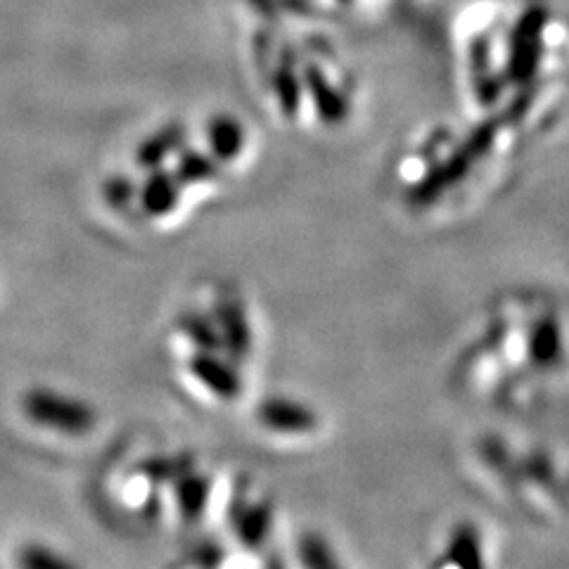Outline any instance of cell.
<instances>
[{"mask_svg": "<svg viewBox=\"0 0 569 569\" xmlns=\"http://www.w3.org/2000/svg\"><path fill=\"white\" fill-rule=\"evenodd\" d=\"M173 173L178 176L181 186H194V183H204L217 178L219 173V159L211 152H200V150H186L181 152L176 162Z\"/></svg>", "mask_w": 569, "mask_h": 569, "instance_id": "11", "label": "cell"}, {"mask_svg": "<svg viewBox=\"0 0 569 569\" xmlns=\"http://www.w3.org/2000/svg\"><path fill=\"white\" fill-rule=\"evenodd\" d=\"M223 560V550L217 546V543H202L198 548V562L211 567V565H219Z\"/></svg>", "mask_w": 569, "mask_h": 569, "instance_id": "15", "label": "cell"}, {"mask_svg": "<svg viewBox=\"0 0 569 569\" xmlns=\"http://www.w3.org/2000/svg\"><path fill=\"white\" fill-rule=\"evenodd\" d=\"M22 408L31 422L48 427V430H58L64 435H86L96 427L93 408L60 395L52 389H31L22 399Z\"/></svg>", "mask_w": 569, "mask_h": 569, "instance_id": "1", "label": "cell"}, {"mask_svg": "<svg viewBox=\"0 0 569 569\" xmlns=\"http://www.w3.org/2000/svg\"><path fill=\"white\" fill-rule=\"evenodd\" d=\"M211 496V479L207 475L188 470L176 479V506L183 522L194 525L202 520Z\"/></svg>", "mask_w": 569, "mask_h": 569, "instance_id": "6", "label": "cell"}, {"mask_svg": "<svg viewBox=\"0 0 569 569\" xmlns=\"http://www.w3.org/2000/svg\"><path fill=\"white\" fill-rule=\"evenodd\" d=\"M183 140H186V129L181 123H169V127L154 131L152 136H148L140 142L138 154H136L138 164L146 169L162 167L173 152L181 150Z\"/></svg>", "mask_w": 569, "mask_h": 569, "instance_id": "8", "label": "cell"}, {"mask_svg": "<svg viewBox=\"0 0 569 569\" xmlns=\"http://www.w3.org/2000/svg\"><path fill=\"white\" fill-rule=\"evenodd\" d=\"M207 140L211 154L217 157L219 162H236L244 148L242 123L228 114L213 117L207 127Z\"/></svg>", "mask_w": 569, "mask_h": 569, "instance_id": "7", "label": "cell"}, {"mask_svg": "<svg viewBox=\"0 0 569 569\" xmlns=\"http://www.w3.org/2000/svg\"><path fill=\"white\" fill-rule=\"evenodd\" d=\"M192 468V460L188 456H171V458H150L140 462V475H146L150 482H169L186 475Z\"/></svg>", "mask_w": 569, "mask_h": 569, "instance_id": "12", "label": "cell"}, {"mask_svg": "<svg viewBox=\"0 0 569 569\" xmlns=\"http://www.w3.org/2000/svg\"><path fill=\"white\" fill-rule=\"evenodd\" d=\"M271 522H273V510H271V503L266 501L244 506L242 510L236 512L233 518L238 539L247 548H259L266 539H269Z\"/></svg>", "mask_w": 569, "mask_h": 569, "instance_id": "9", "label": "cell"}, {"mask_svg": "<svg viewBox=\"0 0 569 569\" xmlns=\"http://www.w3.org/2000/svg\"><path fill=\"white\" fill-rule=\"evenodd\" d=\"M259 422L276 432H309L313 430L316 418L309 408L284 401V399H269L259 406Z\"/></svg>", "mask_w": 569, "mask_h": 569, "instance_id": "5", "label": "cell"}, {"mask_svg": "<svg viewBox=\"0 0 569 569\" xmlns=\"http://www.w3.org/2000/svg\"><path fill=\"white\" fill-rule=\"evenodd\" d=\"M188 370L202 387L211 395H217L221 401H236L242 395V378L233 363L226 361L219 351H202L198 349L188 359Z\"/></svg>", "mask_w": 569, "mask_h": 569, "instance_id": "2", "label": "cell"}, {"mask_svg": "<svg viewBox=\"0 0 569 569\" xmlns=\"http://www.w3.org/2000/svg\"><path fill=\"white\" fill-rule=\"evenodd\" d=\"M178 326H181L183 335L188 340L202 349V351H221L223 340L217 320H211L209 316L200 311H186L181 318H178Z\"/></svg>", "mask_w": 569, "mask_h": 569, "instance_id": "10", "label": "cell"}, {"mask_svg": "<svg viewBox=\"0 0 569 569\" xmlns=\"http://www.w3.org/2000/svg\"><path fill=\"white\" fill-rule=\"evenodd\" d=\"M217 326L223 340V349L233 361H242L252 349V330L244 307L236 297H221L217 305Z\"/></svg>", "mask_w": 569, "mask_h": 569, "instance_id": "3", "label": "cell"}, {"mask_svg": "<svg viewBox=\"0 0 569 569\" xmlns=\"http://www.w3.org/2000/svg\"><path fill=\"white\" fill-rule=\"evenodd\" d=\"M140 188L131 183V178L127 176H114L104 183V200L112 207H129L131 200L136 198Z\"/></svg>", "mask_w": 569, "mask_h": 569, "instance_id": "14", "label": "cell"}, {"mask_svg": "<svg viewBox=\"0 0 569 569\" xmlns=\"http://www.w3.org/2000/svg\"><path fill=\"white\" fill-rule=\"evenodd\" d=\"M181 188L183 186L173 171H164L159 167L152 169L150 176L146 178V183H142L138 190L142 211L154 219L169 217V213L176 209L178 200H181Z\"/></svg>", "mask_w": 569, "mask_h": 569, "instance_id": "4", "label": "cell"}, {"mask_svg": "<svg viewBox=\"0 0 569 569\" xmlns=\"http://www.w3.org/2000/svg\"><path fill=\"white\" fill-rule=\"evenodd\" d=\"M20 562L29 569H67L71 567L67 560H62L60 556L52 553V550L43 548V546H29L22 550Z\"/></svg>", "mask_w": 569, "mask_h": 569, "instance_id": "13", "label": "cell"}]
</instances>
